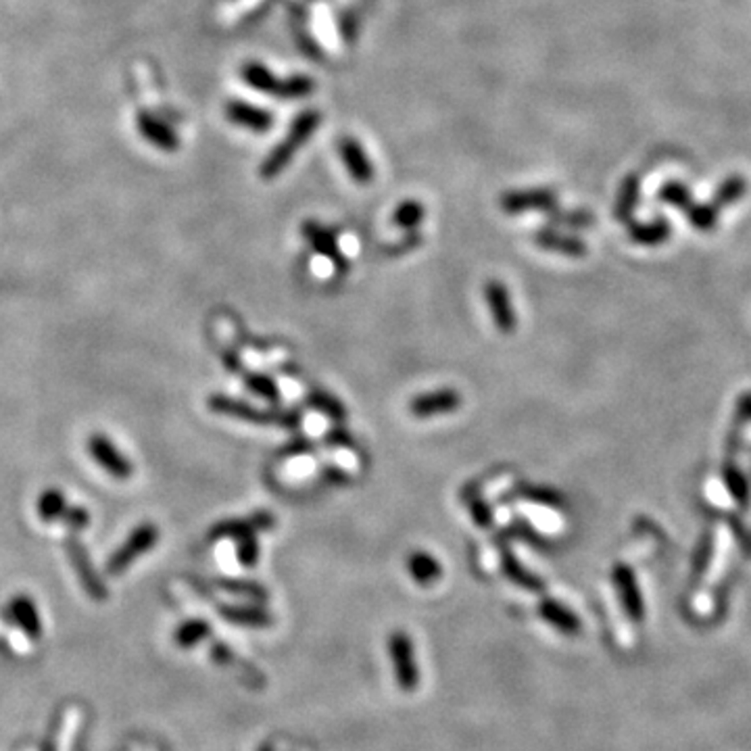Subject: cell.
Segmentation results:
<instances>
[{"label":"cell","instance_id":"31","mask_svg":"<svg viewBox=\"0 0 751 751\" xmlns=\"http://www.w3.org/2000/svg\"><path fill=\"white\" fill-rule=\"evenodd\" d=\"M238 560L244 566H255L257 560H259V544H257L255 535L244 536L238 541Z\"/></svg>","mask_w":751,"mask_h":751},{"label":"cell","instance_id":"24","mask_svg":"<svg viewBox=\"0 0 751 751\" xmlns=\"http://www.w3.org/2000/svg\"><path fill=\"white\" fill-rule=\"evenodd\" d=\"M660 198L663 200V203L679 207V209H688V207L693 205L691 192H688V188L685 184H680V181H668V184L660 190Z\"/></svg>","mask_w":751,"mask_h":751},{"label":"cell","instance_id":"2","mask_svg":"<svg viewBox=\"0 0 751 751\" xmlns=\"http://www.w3.org/2000/svg\"><path fill=\"white\" fill-rule=\"evenodd\" d=\"M156 541H159V528L153 522H144L130 532L128 541H125L122 547H119L115 553L111 555L109 563H106V572L109 574H122L128 570L131 563H134L138 557L147 553L148 549H153Z\"/></svg>","mask_w":751,"mask_h":751},{"label":"cell","instance_id":"1","mask_svg":"<svg viewBox=\"0 0 751 751\" xmlns=\"http://www.w3.org/2000/svg\"><path fill=\"white\" fill-rule=\"evenodd\" d=\"M211 411L222 413V416H230L236 419H242V422L259 424V426H282V428H297L300 424V413L299 411H263L257 409L247 401L225 397V394H211L209 401H207Z\"/></svg>","mask_w":751,"mask_h":751},{"label":"cell","instance_id":"3","mask_svg":"<svg viewBox=\"0 0 751 751\" xmlns=\"http://www.w3.org/2000/svg\"><path fill=\"white\" fill-rule=\"evenodd\" d=\"M88 451H90L92 460L97 461L106 474L113 476V478L125 480L134 472L128 457H125L105 435H98L97 432V435L88 438Z\"/></svg>","mask_w":751,"mask_h":751},{"label":"cell","instance_id":"25","mask_svg":"<svg viewBox=\"0 0 751 751\" xmlns=\"http://www.w3.org/2000/svg\"><path fill=\"white\" fill-rule=\"evenodd\" d=\"M13 613H15L19 624L23 626L25 630L30 632H38V613H36V607L34 603L28 597H17L13 599Z\"/></svg>","mask_w":751,"mask_h":751},{"label":"cell","instance_id":"19","mask_svg":"<svg viewBox=\"0 0 751 751\" xmlns=\"http://www.w3.org/2000/svg\"><path fill=\"white\" fill-rule=\"evenodd\" d=\"M516 493L524 501H528V503H538V505H547V507H561L563 503L561 494L557 493L555 488H549V486L524 485V486H519Z\"/></svg>","mask_w":751,"mask_h":751},{"label":"cell","instance_id":"29","mask_svg":"<svg viewBox=\"0 0 751 751\" xmlns=\"http://www.w3.org/2000/svg\"><path fill=\"white\" fill-rule=\"evenodd\" d=\"M468 507L469 511H472V518L474 522L480 526V528H491L493 526V511L491 507H488L485 501H482L476 493H468Z\"/></svg>","mask_w":751,"mask_h":751},{"label":"cell","instance_id":"10","mask_svg":"<svg viewBox=\"0 0 751 751\" xmlns=\"http://www.w3.org/2000/svg\"><path fill=\"white\" fill-rule=\"evenodd\" d=\"M613 582H616L626 612L630 613L632 620H641V616H643L641 595H638L637 580H635V576H632L630 570L626 566H618L616 570H613Z\"/></svg>","mask_w":751,"mask_h":751},{"label":"cell","instance_id":"37","mask_svg":"<svg viewBox=\"0 0 751 751\" xmlns=\"http://www.w3.org/2000/svg\"><path fill=\"white\" fill-rule=\"evenodd\" d=\"M266 751H269V749H267V747H266Z\"/></svg>","mask_w":751,"mask_h":751},{"label":"cell","instance_id":"34","mask_svg":"<svg viewBox=\"0 0 751 751\" xmlns=\"http://www.w3.org/2000/svg\"><path fill=\"white\" fill-rule=\"evenodd\" d=\"M311 447H313V444H311L309 438H294L292 443H288L286 447L280 451V455H286V457L303 455V453H309Z\"/></svg>","mask_w":751,"mask_h":751},{"label":"cell","instance_id":"16","mask_svg":"<svg viewBox=\"0 0 751 751\" xmlns=\"http://www.w3.org/2000/svg\"><path fill=\"white\" fill-rule=\"evenodd\" d=\"M67 511V499L59 488H46L40 497H38V516L42 522H55L63 518Z\"/></svg>","mask_w":751,"mask_h":751},{"label":"cell","instance_id":"14","mask_svg":"<svg viewBox=\"0 0 751 751\" xmlns=\"http://www.w3.org/2000/svg\"><path fill=\"white\" fill-rule=\"evenodd\" d=\"M501 563H503V572L507 578L516 582V585L528 588V591H541L543 588V582L538 580L535 574H530L528 570H524V566L518 561V557L511 553L510 547L501 549Z\"/></svg>","mask_w":751,"mask_h":751},{"label":"cell","instance_id":"7","mask_svg":"<svg viewBox=\"0 0 751 751\" xmlns=\"http://www.w3.org/2000/svg\"><path fill=\"white\" fill-rule=\"evenodd\" d=\"M391 655L394 662V670H397V679L401 682V688L405 691H413L418 685V668L416 662H413V647L409 637L405 632H394L391 637Z\"/></svg>","mask_w":751,"mask_h":751},{"label":"cell","instance_id":"30","mask_svg":"<svg viewBox=\"0 0 751 751\" xmlns=\"http://www.w3.org/2000/svg\"><path fill=\"white\" fill-rule=\"evenodd\" d=\"M207 632H209V626L200 622V620H194V622H188L178 630V641L180 645H186L188 647V645H194L198 638H203Z\"/></svg>","mask_w":751,"mask_h":751},{"label":"cell","instance_id":"11","mask_svg":"<svg viewBox=\"0 0 751 751\" xmlns=\"http://www.w3.org/2000/svg\"><path fill=\"white\" fill-rule=\"evenodd\" d=\"M555 197L547 190H526V192H511L503 198V209L507 213H518L526 209H549L553 207Z\"/></svg>","mask_w":751,"mask_h":751},{"label":"cell","instance_id":"27","mask_svg":"<svg viewBox=\"0 0 751 751\" xmlns=\"http://www.w3.org/2000/svg\"><path fill=\"white\" fill-rule=\"evenodd\" d=\"M424 217V207L416 203V200H407L394 211V224L401 225V228H416V225L422 222Z\"/></svg>","mask_w":751,"mask_h":751},{"label":"cell","instance_id":"28","mask_svg":"<svg viewBox=\"0 0 751 751\" xmlns=\"http://www.w3.org/2000/svg\"><path fill=\"white\" fill-rule=\"evenodd\" d=\"M687 211H688V219H691V224L695 225V228H701V230H710L718 219L716 207L713 205H691Z\"/></svg>","mask_w":751,"mask_h":751},{"label":"cell","instance_id":"22","mask_svg":"<svg viewBox=\"0 0 751 751\" xmlns=\"http://www.w3.org/2000/svg\"><path fill=\"white\" fill-rule=\"evenodd\" d=\"M247 386L249 391L259 394L261 399L269 401V403H278L280 401V388L275 384L274 378H269L266 374H249L247 376Z\"/></svg>","mask_w":751,"mask_h":751},{"label":"cell","instance_id":"36","mask_svg":"<svg viewBox=\"0 0 751 751\" xmlns=\"http://www.w3.org/2000/svg\"><path fill=\"white\" fill-rule=\"evenodd\" d=\"M322 476L325 480L334 482V485H344V482H349V476L341 472V469H336V468H325Z\"/></svg>","mask_w":751,"mask_h":751},{"label":"cell","instance_id":"23","mask_svg":"<svg viewBox=\"0 0 751 751\" xmlns=\"http://www.w3.org/2000/svg\"><path fill=\"white\" fill-rule=\"evenodd\" d=\"M637 197H638V180L635 175H630L629 180L622 184V190L618 194V207L616 213L622 219H629L632 209L637 207Z\"/></svg>","mask_w":751,"mask_h":751},{"label":"cell","instance_id":"9","mask_svg":"<svg viewBox=\"0 0 751 751\" xmlns=\"http://www.w3.org/2000/svg\"><path fill=\"white\" fill-rule=\"evenodd\" d=\"M67 551H69V557H72V563H73L75 572H78L81 582H84V586L88 588V593H90L92 597L103 599L105 597L103 582L98 580L97 572H94V570H92V563H90V560H88L86 549L81 547V543L78 541V538H75V536L69 538V541H67Z\"/></svg>","mask_w":751,"mask_h":751},{"label":"cell","instance_id":"20","mask_svg":"<svg viewBox=\"0 0 751 751\" xmlns=\"http://www.w3.org/2000/svg\"><path fill=\"white\" fill-rule=\"evenodd\" d=\"M307 403H309L311 407H316L317 411L325 413L328 418L336 419V422H341V419H344V416H347V411H344L341 401L324 391H313L309 397H307Z\"/></svg>","mask_w":751,"mask_h":751},{"label":"cell","instance_id":"17","mask_svg":"<svg viewBox=\"0 0 751 751\" xmlns=\"http://www.w3.org/2000/svg\"><path fill=\"white\" fill-rule=\"evenodd\" d=\"M541 613H543V618L547 620V622H551V624L555 626V629H560L563 632H576V630L580 629L578 620H576L574 613L570 612V610H566V607H563V605L555 603L553 599H544L543 601Z\"/></svg>","mask_w":751,"mask_h":751},{"label":"cell","instance_id":"12","mask_svg":"<svg viewBox=\"0 0 751 751\" xmlns=\"http://www.w3.org/2000/svg\"><path fill=\"white\" fill-rule=\"evenodd\" d=\"M407 568H409L411 578L419 582L422 586H428L432 582H436L443 574V568L436 557L426 553V551H413L409 560H407Z\"/></svg>","mask_w":751,"mask_h":751},{"label":"cell","instance_id":"13","mask_svg":"<svg viewBox=\"0 0 751 751\" xmlns=\"http://www.w3.org/2000/svg\"><path fill=\"white\" fill-rule=\"evenodd\" d=\"M535 240L541 249L553 250V253H560V255L582 257L586 253V247L578 240V238L557 234V232H551V230H541L535 236Z\"/></svg>","mask_w":751,"mask_h":751},{"label":"cell","instance_id":"21","mask_svg":"<svg viewBox=\"0 0 751 751\" xmlns=\"http://www.w3.org/2000/svg\"><path fill=\"white\" fill-rule=\"evenodd\" d=\"M224 616L228 618L230 622L247 626H266L272 622L269 613L257 610V607H225Z\"/></svg>","mask_w":751,"mask_h":751},{"label":"cell","instance_id":"6","mask_svg":"<svg viewBox=\"0 0 751 751\" xmlns=\"http://www.w3.org/2000/svg\"><path fill=\"white\" fill-rule=\"evenodd\" d=\"M274 524H275V519L272 513L259 511L247 519H224V522H217L211 528L209 538L211 541H215V538H236V541H240V538L244 536L274 528Z\"/></svg>","mask_w":751,"mask_h":751},{"label":"cell","instance_id":"18","mask_svg":"<svg viewBox=\"0 0 751 751\" xmlns=\"http://www.w3.org/2000/svg\"><path fill=\"white\" fill-rule=\"evenodd\" d=\"M747 192V181L741 175H730L729 180H724L722 184L718 186L716 194H713V207H726L737 203L743 194Z\"/></svg>","mask_w":751,"mask_h":751},{"label":"cell","instance_id":"15","mask_svg":"<svg viewBox=\"0 0 751 751\" xmlns=\"http://www.w3.org/2000/svg\"><path fill=\"white\" fill-rule=\"evenodd\" d=\"M342 159L347 163L350 175H353L359 184H367V181L372 180V165H369L367 156L363 155V150L357 147L355 142L347 140L342 144Z\"/></svg>","mask_w":751,"mask_h":751},{"label":"cell","instance_id":"8","mask_svg":"<svg viewBox=\"0 0 751 751\" xmlns=\"http://www.w3.org/2000/svg\"><path fill=\"white\" fill-rule=\"evenodd\" d=\"M303 234L309 244L313 247V250L319 255L328 257V259L334 263L336 269L341 274L347 272V259L341 255V250H338V244H336V238L332 234L330 230L322 228V225L316 224V222H305L303 225Z\"/></svg>","mask_w":751,"mask_h":751},{"label":"cell","instance_id":"33","mask_svg":"<svg viewBox=\"0 0 751 751\" xmlns=\"http://www.w3.org/2000/svg\"><path fill=\"white\" fill-rule=\"evenodd\" d=\"M63 519L72 528V532L84 530L90 524V513H88L84 507H67V511L63 513Z\"/></svg>","mask_w":751,"mask_h":751},{"label":"cell","instance_id":"35","mask_svg":"<svg viewBox=\"0 0 751 751\" xmlns=\"http://www.w3.org/2000/svg\"><path fill=\"white\" fill-rule=\"evenodd\" d=\"M325 441H328L330 444H344V447H353V436H350L349 432L342 430V428L330 430L328 435H325Z\"/></svg>","mask_w":751,"mask_h":751},{"label":"cell","instance_id":"5","mask_svg":"<svg viewBox=\"0 0 751 751\" xmlns=\"http://www.w3.org/2000/svg\"><path fill=\"white\" fill-rule=\"evenodd\" d=\"M485 299L488 309H491L493 322L501 332L510 334V332L516 330L518 317L516 311H513L510 291H507L505 284L501 280H488L485 286Z\"/></svg>","mask_w":751,"mask_h":751},{"label":"cell","instance_id":"32","mask_svg":"<svg viewBox=\"0 0 751 751\" xmlns=\"http://www.w3.org/2000/svg\"><path fill=\"white\" fill-rule=\"evenodd\" d=\"M225 588H230L232 593H238V595H247V597H253V599H259L263 601L267 597V591L263 588L261 585H257V582H242V580H236V582H224Z\"/></svg>","mask_w":751,"mask_h":751},{"label":"cell","instance_id":"4","mask_svg":"<svg viewBox=\"0 0 751 751\" xmlns=\"http://www.w3.org/2000/svg\"><path fill=\"white\" fill-rule=\"evenodd\" d=\"M461 407V394L455 388H438V391L418 394L411 399L409 411L419 419L453 413Z\"/></svg>","mask_w":751,"mask_h":751},{"label":"cell","instance_id":"26","mask_svg":"<svg viewBox=\"0 0 751 751\" xmlns=\"http://www.w3.org/2000/svg\"><path fill=\"white\" fill-rule=\"evenodd\" d=\"M668 232H670V228L666 224L655 222L651 225H635L630 234L637 242H641V244H657L668 236Z\"/></svg>","mask_w":751,"mask_h":751}]
</instances>
